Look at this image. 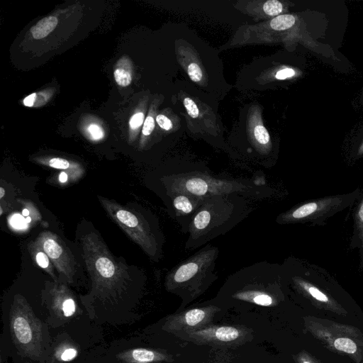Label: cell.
<instances>
[{
  "label": "cell",
  "mask_w": 363,
  "mask_h": 363,
  "mask_svg": "<svg viewBox=\"0 0 363 363\" xmlns=\"http://www.w3.org/2000/svg\"><path fill=\"white\" fill-rule=\"evenodd\" d=\"M82 257L90 277L89 292L80 296L82 305L92 319L113 324L133 307L136 281L143 277L113 256L101 236L90 231L80 238Z\"/></svg>",
  "instance_id": "cell-1"
},
{
  "label": "cell",
  "mask_w": 363,
  "mask_h": 363,
  "mask_svg": "<svg viewBox=\"0 0 363 363\" xmlns=\"http://www.w3.org/2000/svg\"><path fill=\"white\" fill-rule=\"evenodd\" d=\"M163 193L182 192L199 197L240 194L251 201L272 196V189L264 182L216 176L207 169L179 168L159 177Z\"/></svg>",
  "instance_id": "cell-2"
},
{
  "label": "cell",
  "mask_w": 363,
  "mask_h": 363,
  "mask_svg": "<svg viewBox=\"0 0 363 363\" xmlns=\"http://www.w3.org/2000/svg\"><path fill=\"white\" fill-rule=\"evenodd\" d=\"M250 201L240 194L206 197L190 223L185 248L203 247L230 231L252 212Z\"/></svg>",
  "instance_id": "cell-3"
},
{
  "label": "cell",
  "mask_w": 363,
  "mask_h": 363,
  "mask_svg": "<svg viewBox=\"0 0 363 363\" xmlns=\"http://www.w3.org/2000/svg\"><path fill=\"white\" fill-rule=\"evenodd\" d=\"M11 340L18 353L39 363H46L52 347L47 325L35 316L26 298L16 294L9 313Z\"/></svg>",
  "instance_id": "cell-4"
},
{
  "label": "cell",
  "mask_w": 363,
  "mask_h": 363,
  "mask_svg": "<svg viewBox=\"0 0 363 363\" xmlns=\"http://www.w3.org/2000/svg\"><path fill=\"white\" fill-rule=\"evenodd\" d=\"M218 255V247L211 243L203 246L167 274L166 289L184 299L197 297L217 279L215 268Z\"/></svg>",
  "instance_id": "cell-5"
},
{
  "label": "cell",
  "mask_w": 363,
  "mask_h": 363,
  "mask_svg": "<svg viewBox=\"0 0 363 363\" xmlns=\"http://www.w3.org/2000/svg\"><path fill=\"white\" fill-rule=\"evenodd\" d=\"M98 199L109 217L150 258L157 262L162 252L164 236L156 221L116 201L101 196Z\"/></svg>",
  "instance_id": "cell-6"
},
{
  "label": "cell",
  "mask_w": 363,
  "mask_h": 363,
  "mask_svg": "<svg viewBox=\"0 0 363 363\" xmlns=\"http://www.w3.org/2000/svg\"><path fill=\"white\" fill-rule=\"evenodd\" d=\"M186 339L199 345L230 347L240 346L252 335L251 330L240 326L206 325L183 333Z\"/></svg>",
  "instance_id": "cell-7"
},
{
  "label": "cell",
  "mask_w": 363,
  "mask_h": 363,
  "mask_svg": "<svg viewBox=\"0 0 363 363\" xmlns=\"http://www.w3.org/2000/svg\"><path fill=\"white\" fill-rule=\"evenodd\" d=\"M35 241L48 255L62 281L72 284L76 273V261L65 242L58 235L49 231L41 232Z\"/></svg>",
  "instance_id": "cell-8"
},
{
  "label": "cell",
  "mask_w": 363,
  "mask_h": 363,
  "mask_svg": "<svg viewBox=\"0 0 363 363\" xmlns=\"http://www.w3.org/2000/svg\"><path fill=\"white\" fill-rule=\"evenodd\" d=\"M42 302L48 308L50 317L54 320L67 319L73 317L77 311V302L74 293L67 284L58 281H45V286L41 293Z\"/></svg>",
  "instance_id": "cell-9"
},
{
  "label": "cell",
  "mask_w": 363,
  "mask_h": 363,
  "mask_svg": "<svg viewBox=\"0 0 363 363\" xmlns=\"http://www.w3.org/2000/svg\"><path fill=\"white\" fill-rule=\"evenodd\" d=\"M220 308L215 305H208L186 310L179 313L168 316L162 329L169 333L177 334L192 331L208 325L216 313Z\"/></svg>",
  "instance_id": "cell-10"
},
{
  "label": "cell",
  "mask_w": 363,
  "mask_h": 363,
  "mask_svg": "<svg viewBox=\"0 0 363 363\" xmlns=\"http://www.w3.org/2000/svg\"><path fill=\"white\" fill-rule=\"evenodd\" d=\"M162 196L171 217L179 223L182 231L187 234L192 218L205 198L182 192L163 193Z\"/></svg>",
  "instance_id": "cell-11"
},
{
  "label": "cell",
  "mask_w": 363,
  "mask_h": 363,
  "mask_svg": "<svg viewBox=\"0 0 363 363\" xmlns=\"http://www.w3.org/2000/svg\"><path fill=\"white\" fill-rule=\"evenodd\" d=\"M114 357L123 363H159L172 361L171 355L144 347L122 350L115 354Z\"/></svg>",
  "instance_id": "cell-12"
},
{
  "label": "cell",
  "mask_w": 363,
  "mask_h": 363,
  "mask_svg": "<svg viewBox=\"0 0 363 363\" xmlns=\"http://www.w3.org/2000/svg\"><path fill=\"white\" fill-rule=\"evenodd\" d=\"M38 162L50 167L67 172L70 176L72 183L79 180L84 174V169L79 164L71 162L64 158L51 157L48 160L38 159Z\"/></svg>",
  "instance_id": "cell-13"
},
{
  "label": "cell",
  "mask_w": 363,
  "mask_h": 363,
  "mask_svg": "<svg viewBox=\"0 0 363 363\" xmlns=\"http://www.w3.org/2000/svg\"><path fill=\"white\" fill-rule=\"evenodd\" d=\"M28 252L35 264L45 271L52 278V281L60 280L59 277L55 275V267L53 266L48 255L43 249L34 240L30 241L28 244Z\"/></svg>",
  "instance_id": "cell-14"
},
{
  "label": "cell",
  "mask_w": 363,
  "mask_h": 363,
  "mask_svg": "<svg viewBox=\"0 0 363 363\" xmlns=\"http://www.w3.org/2000/svg\"><path fill=\"white\" fill-rule=\"evenodd\" d=\"M57 18L55 16H48L39 21L30 29L35 39H42L50 34L56 27Z\"/></svg>",
  "instance_id": "cell-15"
},
{
  "label": "cell",
  "mask_w": 363,
  "mask_h": 363,
  "mask_svg": "<svg viewBox=\"0 0 363 363\" xmlns=\"http://www.w3.org/2000/svg\"><path fill=\"white\" fill-rule=\"evenodd\" d=\"M296 22L293 15L284 14L274 18L270 22V26L275 30H284L291 28Z\"/></svg>",
  "instance_id": "cell-16"
},
{
  "label": "cell",
  "mask_w": 363,
  "mask_h": 363,
  "mask_svg": "<svg viewBox=\"0 0 363 363\" xmlns=\"http://www.w3.org/2000/svg\"><path fill=\"white\" fill-rule=\"evenodd\" d=\"M334 346L337 350L349 354L354 353L357 351L356 344L347 337L337 338L334 341Z\"/></svg>",
  "instance_id": "cell-17"
},
{
  "label": "cell",
  "mask_w": 363,
  "mask_h": 363,
  "mask_svg": "<svg viewBox=\"0 0 363 363\" xmlns=\"http://www.w3.org/2000/svg\"><path fill=\"white\" fill-rule=\"evenodd\" d=\"M113 75L116 83L121 86H127L131 82V74L123 69L117 68L114 71Z\"/></svg>",
  "instance_id": "cell-18"
},
{
  "label": "cell",
  "mask_w": 363,
  "mask_h": 363,
  "mask_svg": "<svg viewBox=\"0 0 363 363\" xmlns=\"http://www.w3.org/2000/svg\"><path fill=\"white\" fill-rule=\"evenodd\" d=\"M263 10L269 16H277L282 11L283 6L279 1L270 0L264 3Z\"/></svg>",
  "instance_id": "cell-19"
},
{
  "label": "cell",
  "mask_w": 363,
  "mask_h": 363,
  "mask_svg": "<svg viewBox=\"0 0 363 363\" xmlns=\"http://www.w3.org/2000/svg\"><path fill=\"white\" fill-rule=\"evenodd\" d=\"M25 208L29 211V216L34 223L41 222L42 216L33 202L28 200H20L19 201Z\"/></svg>",
  "instance_id": "cell-20"
},
{
  "label": "cell",
  "mask_w": 363,
  "mask_h": 363,
  "mask_svg": "<svg viewBox=\"0 0 363 363\" xmlns=\"http://www.w3.org/2000/svg\"><path fill=\"white\" fill-rule=\"evenodd\" d=\"M255 140L261 145H267L269 140V135L267 129L262 125H257L254 129Z\"/></svg>",
  "instance_id": "cell-21"
},
{
  "label": "cell",
  "mask_w": 363,
  "mask_h": 363,
  "mask_svg": "<svg viewBox=\"0 0 363 363\" xmlns=\"http://www.w3.org/2000/svg\"><path fill=\"white\" fill-rule=\"evenodd\" d=\"M188 74L189 78L195 82L202 79V71L196 63H191L188 67Z\"/></svg>",
  "instance_id": "cell-22"
},
{
  "label": "cell",
  "mask_w": 363,
  "mask_h": 363,
  "mask_svg": "<svg viewBox=\"0 0 363 363\" xmlns=\"http://www.w3.org/2000/svg\"><path fill=\"white\" fill-rule=\"evenodd\" d=\"M184 105L187 111L188 114L194 118L199 116V111L195 102L190 98L186 97L184 100Z\"/></svg>",
  "instance_id": "cell-23"
},
{
  "label": "cell",
  "mask_w": 363,
  "mask_h": 363,
  "mask_svg": "<svg viewBox=\"0 0 363 363\" xmlns=\"http://www.w3.org/2000/svg\"><path fill=\"white\" fill-rule=\"evenodd\" d=\"M88 132L94 140H99L102 138L104 135L103 129L96 124L90 125L88 128Z\"/></svg>",
  "instance_id": "cell-24"
},
{
  "label": "cell",
  "mask_w": 363,
  "mask_h": 363,
  "mask_svg": "<svg viewBox=\"0 0 363 363\" xmlns=\"http://www.w3.org/2000/svg\"><path fill=\"white\" fill-rule=\"evenodd\" d=\"M155 128V121L152 116H147L145 121L143 133L145 135H149L152 132Z\"/></svg>",
  "instance_id": "cell-25"
},
{
  "label": "cell",
  "mask_w": 363,
  "mask_h": 363,
  "mask_svg": "<svg viewBox=\"0 0 363 363\" xmlns=\"http://www.w3.org/2000/svg\"><path fill=\"white\" fill-rule=\"evenodd\" d=\"M144 120V114L143 113H137L134 114L130 120V126L133 129L140 127Z\"/></svg>",
  "instance_id": "cell-26"
},
{
  "label": "cell",
  "mask_w": 363,
  "mask_h": 363,
  "mask_svg": "<svg viewBox=\"0 0 363 363\" xmlns=\"http://www.w3.org/2000/svg\"><path fill=\"white\" fill-rule=\"evenodd\" d=\"M158 125L164 130H170L172 128L171 121L164 115H158L156 118Z\"/></svg>",
  "instance_id": "cell-27"
},
{
  "label": "cell",
  "mask_w": 363,
  "mask_h": 363,
  "mask_svg": "<svg viewBox=\"0 0 363 363\" xmlns=\"http://www.w3.org/2000/svg\"><path fill=\"white\" fill-rule=\"evenodd\" d=\"M11 224L16 228H23L26 227L27 223L25 218L21 217L18 214H16L12 216Z\"/></svg>",
  "instance_id": "cell-28"
},
{
  "label": "cell",
  "mask_w": 363,
  "mask_h": 363,
  "mask_svg": "<svg viewBox=\"0 0 363 363\" xmlns=\"http://www.w3.org/2000/svg\"><path fill=\"white\" fill-rule=\"evenodd\" d=\"M295 74V71L291 68H286L279 70L276 74V78L277 79H284L291 77H293Z\"/></svg>",
  "instance_id": "cell-29"
},
{
  "label": "cell",
  "mask_w": 363,
  "mask_h": 363,
  "mask_svg": "<svg viewBox=\"0 0 363 363\" xmlns=\"http://www.w3.org/2000/svg\"><path fill=\"white\" fill-rule=\"evenodd\" d=\"M58 182L62 184H67L71 182L69 174L66 172H61L57 177Z\"/></svg>",
  "instance_id": "cell-30"
},
{
  "label": "cell",
  "mask_w": 363,
  "mask_h": 363,
  "mask_svg": "<svg viewBox=\"0 0 363 363\" xmlns=\"http://www.w3.org/2000/svg\"><path fill=\"white\" fill-rule=\"evenodd\" d=\"M36 94L33 93L26 96L23 100V104L26 106L30 107L33 105Z\"/></svg>",
  "instance_id": "cell-31"
},
{
  "label": "cell",
  "mask_w": 363,
  "mask_h": 363,
  "mask_svg": "<svg viewBox=\"0 0 363 363\" xmlns=\"http://www.w3.org/2000/svg\"><path fill=\"white\" fill-rule=\"evenodd\" d=\"M359 218L363 222V202L362 203L359 210Z\"/></svg>",
  "instance_id": "cell-32"
},
{
  "label": "cell",
  "mask_w": 363,
  "mask_h": 363,
  "mask_svg": "<svg viewBox=\"0 0 363 363\" xmlns=\"http://www.w3.org/2000/svg\"><path fill=\"white\" fill-rule=\"evenodd\" d=\"M5 194V190L3 186L0 188V199L1 200Z\"/></svg>",
  "instance_id": "cell-33"
},
{
  "label": "cell",
  "mask_w": 363,
  "mask_h": 363,
  "mask_svg": "<svg viewBox=\"0 0 363 363\" xmlns=\"http://www.w3.org/2000/svg\"><path fill=\"white\" fill-rule=\"evenodd\" d=\"M359 153H360V154L363 153V143H362V145L359 147Z\"/></svg>",
  "instance_id": "cell-34"
},
{
  "label": "cell",
  "mask_w": 363,
  "mask_h": 363,
  "mask_svg": "<svg viewBox=\"0 0 363 363\" xmlns=\"http://www.w3.org/2000/svg\"><path fill=\"white\" fill-rule=\"evenodd\" d=\"M303 363H309V362H303Z\"/></svg>",
  "instance_id": "cell-35"
}]
</instances>
